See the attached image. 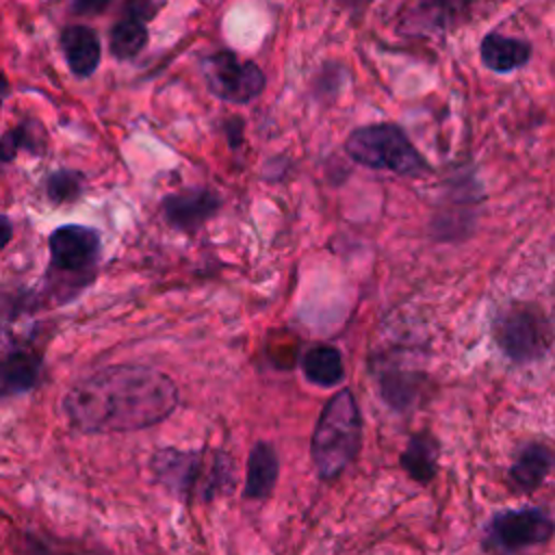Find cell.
<instances>
[{
	"label": "cell",
	"mask_w": 555,
	"mask_h": 555,
	"mask_svg": "<svg viewBox=\"0 0 555 555\" xmlns=\"http://www.w3.org/2000/svg\"><path fill=\"white\" fill-rule=\"evenodd\" d=\"M362 414L349 388L336 390L323 405L310 436V460L323 481L336 479L360 453Z\"/></svg>",
	"instance_id": "3957f363"
},
{
	"label": "cell",
	"mask_w": 555,
	"mask_h": 555,
	"mask_svg": "<svg viewBox=\"0 0 555 555\" xmlns=\"http://www.w3.org/2000/svg\"><path fill=\"white\" fill-rule=\"evenodd\" d=\"M347 156L369 169L397 176H423L429 171L425 156L412 145L405 130L392 121L360 126L345 141Z\"/></svg>",
	"instance_id": "277c9868"
},
{
	"label": "cell",
	"mask_w": 555,
	"mask_h": 555,
	"mask_svg": "<svg viewBox=\"0 0 555 555\" xmlns=\"http://www.w3.org/2000/svg\"><path fill=\"white\" fill-rule=\"evenodd\" d=\"M492 338L509 362L531 364L551 351L555 330L538 304L512 301L494 314Z\"/></svg>",
	"instance_id": "5b68a950"
},
{
	"label": "cell",
	"mask_w": 555,
	"mask_h": 555,
	"mask_svg": "<svg viewBox=\"0 0 555 555\" xmlns=\"http://www.w3.org/2000/svg\"><path fill=\"white\" fill-rule=\"evenodd\" d=\"M473 0H414L412 22L427 28H447L466 13V7Z\"/></svg>",
	"instance_id": "d6986e66"
},
{
	"label": "cell",
	"mask_w": 555,
	"mask_h": 555,
	"mask_svg": "<svg viewBox=\"0 0 555 555\" xmlns=\"http://www.w3.org/2000/svg\"><path fill=\"white\" fill-rule=\"evenodd\" d=\"M154 479L176 496L212 501L236 486V466L223 451H182L163 447L150 460Z\"/></svg>",
	"instance_id": "7a4b0ae2"
},
{
	"label": "cell",
	"mask_w": 555,
	"mask_h": 555,
	"mask_svg": "<svg viewBox=\"0 0 555 555\" xmlns=\"http://www.w3.org/2000/svg\"><path fill=\"white\" fill-rule=\"evenodd\" d=\"M221 195L210 186H191L169 193L160 202V212L169 228L193 234L206 225L221 208Z\"/></svg>",
	"instance_id": "9c48e42d"
},
{
	"label": "cell",
	"mask_w": 555,
	"mask_h": 555,
	"mask_svg": "<svg viewBox=\"0 0 555 555\" xmlns=\"http://www.w3.org/2000/svg\"><path fill=\"white\" fill-rule=\"evenodd\" d=\"M124 13H130V15H137L141 20H152L154 13H156V7L152 0H126L124 4Z\"/></svg>",
	"instance_id": "603a6c76"
},
{
	"label": "cell",
	"mask_w": 555,
	"mask_h": 555,
	"mask_svg": "<svg viewBox=\"0 0 555 555\" xmlns=\"http://www.w3.org/2000/svg\"><path fill=\"white\" fill-rule=\"evenodd\" d=\"M481 63L494 74H512L531 59V43L501 33H488L479 43Z\"/></svg>",
	"instance_id": "5bb4252c"
},
{
	"label": "cell",
	"mask_w": 555,
	"mask_h": 555,
	"mask_svg": "<svg viewBox=\"0 0 555 555\" xmlns=\"http://www.w3.org/2000/svg\"><path fill=\"white\" fill-rule=\"evenodd\" d=\"M304 377L319 388H334L345 379L343 353L334 345H312L301 358Z\"/></svg>",
	"instance_id": "2e32d148"
},
{
	"label": "cell",
	"mask_w": 555,
	"mask_h": 555,
	"mask_svg": "<svg viewBox=\"0 0 555 555\" xmlns=\"http://www.w3.org/2000/svg\"><path fill=\"white\" fill-rule=\"evenodd\" d=\"M555 535L553 516L538 505L501 509L483 527V548L514 555L531 546L546 544Z\"/></svg>",
	"instance_id": "8992f818"
},
{
	"label": "cell",
	"mask_w": 555,
	"mask_h": 555,
	"mask_svg": "<svg viewBox=\"0 0 555 555\" xmlns=\"http://www.w3.org/2000/svg\"><path fill=\"white\" fill-rule=\"evenodd\" d=\"M440 442L429 431H416L408 438L405 449L399 453V464L405 475L416 483H429L438 475Z\"/></svg>",
	"instance_id": "9a60e30c"
},
{
	"label": "cell",
	"mask_w": 555,
	"mask_h": 555,
	"mask_svg": "<svg viewBox=\"0 0 555 555\" xmlns=\"http://www.w3.org/2000/svg\"><path fill=\"white\" fill-rule=\"evenodd\" d=\"M278 475H280V460L273 444L267 440H258L247 455L243 496L247 501L269 499L275 490Z\"/></svg>",
	"instance_id": "7c38bea8"
},
{
	"label": "cell",
	"mask_w": 555,
	"mask_h": 555,
	"mask_svg": "<svg viewBox=\"0 0 555 555\" xmlns=\"http://www.w3.org/2000/svg\"><path fill=\"white\" fill-rule=\"evenodd\" d=\"M63 59L69 72L78 78H89L102 61V43L93 28L85 24H69L59 37Z\"/></svg>",
	"instance_id": "8fae6325"
},
{
	"label": "cell",
	"mask_w": 555,
	"mask_h": 555,
	"mask_svg": "<svg viewBox=\"0 0 555 555\" xmlns=\"http://www.w3.org/2000/svg\"><path fill=\"white\" fill-rule=\"evenodd\" d=\"M102 249L100 232L87 225L67 223L48 236V251H50V269L56 273L69 275H87L93 271Z\"/></svg>",
	"instance_id": "ba28073f"
},
{
	"label": "cell",
	"mask_w": 555,
	"mask_h": 555,
	"mask_svg": "<svg viewBox=\"0 0 555 555\" xmlns=\"http://www.w3.org/2000/svg\"><path fill=\"white\" fill-rule=\"evenodd\" d=\"M147 41H150L147 22L137 15L124 13V17L111 28L108 50L115 59L128 61V59L139 56L145 50Z\"/></svg>",
	"instance_id": "e0dca14e"
},
{
	"label": "cell",
	"mask_w": 555,
	"mask_h": 555,
	"mask_svg": "<svg viewBox=\"0 0 555 555\" xmlns=\"http://www.w3.org/2000/svg\"><path fill=\"white\" fill-rule=\"evenodd\" d=\"M111 0H69V11L74 15H87V17H93V15H100L108 9Z\"/></svg>",
	"instance_id": "7402d4cb"
},
{
	"label": "cell",
	"mask_w": 555,
	"mask_h": 555,
	"mask_svg": "<svg viewBox=\"0 0 555 555\" xmlns=\"http://www.w3.org/2000/svg\"><path fill=\"white\" fill-rule=\"evenodd\" d=\"M377 384H379V395L395 410H405V408L414 405L418 399V392L423 388L421 375H416V371H405V369L379 371Z\"/></svg>",
	"instance_id": "ac0fdd59"
},
{
	"label": "cell",
	"mask_w": 555,
	"mask_h": 555,
	"mask_svg": "<svg viewBox=\"0 0 555 555\" xmlns=\"http://www.w3.org/2000/svg\"><path fill=\"white\" fill-rule=\"evenodd\" d=\"M41 379V356L28 347H13L2 358L0 390L2 397L24 395L37 388Z\"/></svg>",
	"instance_id": "4fadbf2b"
},
{
	"label": "cell",
	"mask_w": 555,
	"mask_h": 555,
	"mask_svg": "<svg viewBox=\"0 0 555 555\" xmlns=\"http://www.w3.org/2000/svg\"><path fill=\"white\" fill-rule=\"evenodd\" d=\"M85 178L72 169H56L46 178V195L52 204H72L82 195Z\"/></svg>",
	"instance_id": "ffe728a7"
},
{
	"label": "cell",
	"mask_w": 555,
	"mask_h": 555,
	"mask_svg": "<svg viewBox=\"0 0 555 555\" xmlns=\"http://www.w3.org/2000/svg\"><path fill=\"white\" fill-rule=\"evenodd\" d=\"M223 130H225V137H228L230 147H238V143H241V139H243V130H245V119H241V117H230V119L223 124Z\"/></svg>",
	"instance_id": "cb8c5ba5"
},
{
	"label": "cell",
	"mask_w": 555,
	"mask_h": 555,
	"mask_svg": "<svg viewBox=\"0 0 555 555\" xmlns=\"http://www.w3.org/2000/svg\"><path fill=\"white\" fill-rule=\"evenodd\" d=\"M202 76L212 95L232 104H247L264 89V72L254 61H241L232 50H219L202 61Z\"/></svg>",
	"instance_id": "52a82bcc"
},
{
	"label": "cell",
	"mask_w": 555,
	"mask_h": 555,
	"mask_svg": "<svg viewBox=\"0 0 555 555\" xmlns=\"http://www.w3.org/2000/svg\"><path fill=\"white\" fill-rule=\"evenodd\" d=\"M30 124H20L11 130H7L2 134V160L4 163H11L20 150H26V152H39V145L35 141V132L28 130Z\"/></svg>",
	"instance_id": "44dd1931"
},
{
	"label": "cell",
	"mask_w": 555,
	"mask_h": 555,
	"mask_svg": "<svg viewBox=\"0 0 555 555\" xmlns=\"http://www.w3.org/2000/svg\"><path fill=\"white\" fill-rule=\"evenodd\" d=\"M2 247L11 241V232H13V225H11V219L7 215H2Z\"/></svg>",
	"instance_id": "d4e9b609"
},
{
	"label": "cell",
	"mask_w": 555,
	"mask_h": 555,
	"mask_svg": "<svg viewBox=\"0 0 555 555\" xmlns=\"http://www.w3.org/2000/svg\"><path fill=\"white\" fill-rule=\"evenodd\" d=\"M173 379L145 364H111L72 384L61 408L80 434H124L147 429L178 408Z\"/></svg>",
	"instance_id": "6da1fadb"
},
{
	"label": "cell",
	"mask_w": 555,
	"mask_h": 555,
	"mask_svg": "<svg viewBox=\"0 0 555 555\" xmlns=\"http://www.w3.org/2000/svg\"><path fill=\"white\" fill-rule=\"evenodd\" d=\"M555 466V453L544 442H525L509 468H507V483L516 494H533L551 475Z\"/></svg>",
	"instance_id": "30bf717a"
}]
</instances>
